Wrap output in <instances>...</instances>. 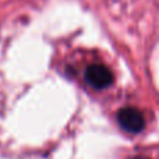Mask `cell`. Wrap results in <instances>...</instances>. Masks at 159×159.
<instances>
[{
  "mask_svg": "<svg viewBox=\"0 0 159 159\" xmlns=\"http://www.w3.org/2000/svg\"><path fill=\"white\" fill-rule=\"evenodd\" d=\"M84 81L92 89L103 91L115 82V75L103 63H91L84 70Z\"/></svg>",
  "mask_w": 159,
  "mask_h": 159,
  "instance_id": "1",
  "label": "cell"
},
{
  "mask_svg": "<svg viewBox=\"0 0 159 159\" xmlns=\"http://www.w3.org/2000/svg\"><path fill=\"white\" fill-rule=\"evenodd\" d=\"M117 123L123 130L135 134L145 127V117L137 107L127 106L117 112Z\"/></svg>",
  "mask_w": 159,
  "mask_h": 159,
  "instance_id": "2",
  "label": "cell"
}]
</instances>
